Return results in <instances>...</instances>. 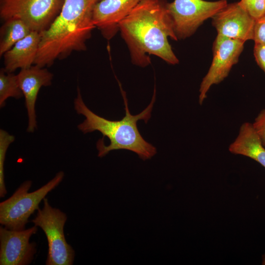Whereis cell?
<instances>
[{"instance_id":"1","label":"cell","mask_w":265,"mask_h":265,"mask_svg":"<svg viewBox=\"0 0 265 265\" xmlns=\"http://www.w3.org/2000/svg\"><path fill=\"white\" fill-rule=\"evenodd\" d=\"M167 3L166 0H143L119 23V31L134 65L148 66L151 54L170 64L179 63L168 40H178Z\"/></svg>"},{"instance_id":"2","label":"cell","mask_w":265,"mask_h":265,"mask_svg":"<svg viewBox=\"0 0 265 265\" xmlns=\"http://www.w3.org/2000/svg\"><path fill=\"white\" fill-rule=\"evenodd\" d=\"M100 0H65L61 9L41 39L34 65L50 66L72 52L86 50V43L96 27L94 7Z\"/></svg>"},{"instance_id":"3","label":"cell","mask_w":265,"mask_h":265,"mask_svg":"<svg viewBox=\"0 0 265 265\" xmlns=\"http://www.w3.org/2000/svg\"><path fill=\"white\" fill-rule=\"evenodd\" d=\"M118 81L125 105V116L122 119L109 120L92 112L84 103L78 87L74 108L78 114L85 117L83 122L78 125V128L83 133L95 131L102 133L103 137L96 143L99 157L102 158L112 150L124 149L136 153L143 160L150 159L157 153V149L143 138L138 131L137 122L143 120L146 124L151 118L156 100V89L148 106L140 113L133 115L130 112L126 93Z\"/></svg>"},{"instance_id":"4","label":"cell","mask_w":265,"mask_h":265,"mask_svg":"<svg viewBox=\"0 0 265 265\" xmlns=\"http://www.w3.org/2000/svg\"><path fill=\"white\" fill-rule=\"evenodd\" d=\"M64 177V172L59 171L47 184L30 192L28 191L32 182H23L9 198L0 203V224L10 230L25 229L30 215L39 208L40 202Z\"/></svg>"},{"instance_id":"5","label":"cell","mask_w":265,"mask_h":265,"mask_svg":"<svg viewBox=\"0 0 265 265\" xmlns=\"http://www.w3.org/2000/svg\"><path fill=\"white\" fill-rule=\"evenodd\" d=\"M43 207L38 209L36 216L31 220L40 227L46 236L48 253L46 265H72L75 252L66 241L64 227L67 217L59 209L52 207L48 199H43Z\"/></svg>"},{"instance_id":"6","label":"cell","mask_w":265,"mask_h":265,"mask_svg":"<svg viewBox=\"0 0 265 265\" xmlns=\"http://www.w3.org/2000/svg\"><path fill=\"white\" fill-rule=\"evenodd\" d=\"M228 4L227 0H174L167 8L178 40L191 36L207 19Z\"/></svg>"},{"instance_id":"7","label":"cell","mask_w":265,"mask_h":265,"mask_svg":"<svg viewBox=\"0 0 265 265\" xmlns=\"http://www.w3.org/2000/svg\"><path fill=\"white\" fill-rule=\"evenodd\" d=\"M65 0H0V16L4 21L19 19L32 31L48 28L59 14Z\"/></svg>"},{"instance_id":"8","label":"cell","mask_w":265,"mask_h":265,"mask_svg":"<svg viewBox=\"0 0 265 265\" xmlns=\"http://www.w3.org/2000/svg\"><path fill=\"white\" fill-rule=\"evenodd\" d=\"M245 42L218 35L212 46L213 59L211 66L200 84L199 103L201 105L207 93L213 84L227 78L232 68L238 61Z\"/></svg>"},{"instance_id":"9","label":"cell","mask_w":265,"mask_h":265,"mask_svg":"<svg viewBox=\"0 0 265 265\" xmlns=\"http://www.w3.org/2000/svg\"><path fill=\"white\" fill-rule=\"evenodd\" d=\"M38 227L17 231L0 227V265H27L32 261L36 252V244L30 242Z\"/></svg>"},{"instance_id":"10","label":"cell","mask_w":265,"mask_h":265,"mask_svg":"<svg viewBox=\"0 0 265 265\" xmlns=\"http://www.w3.org/2000/svg\"><path fill=\"white\" fill-rule=\"evenodd\" d=\"M218 35L244 42L253 40L255 20L238 3H228L212 18Z\"/></svg>"},{"instance_id":"11","label":"cell","mask_w":265,"mask_h":265,"mask_svg":"<svg viewBox=\"0 0 265 265\" xmlns=\"http://www.w3.org/2000/svg\"><path fill=\"white\" fill-rule=\"evenodd\" d=\"M143 0H100L95 5L93 20L103 37L110 40L119 31V25Z\"/></svg>"},{"instance_id":"12","label":"cell","mask_w":265,"mask_h":265,"mask_svg":"<svg viewBox=\"0 0 265 265\" xmlns=\"http://www.w3.org/2000/svg\"><path fill=\"white\" fill-rule=\"evenodd\" d=\"M17 77L19 85L25 97L27 111V132H33L37 128L35 106L38 92L42 86L51 84L53 75L47 69L34 65L21 69Z\"/></svg>"},{"instance_id":"13","label":"cell","mask_w":265,"mask_h":265,"mask_svg":"<svg viewBox=\"0 0 265 265\" xmlns=\"http://www.w3.org/2000/svg\"><path fill=\"white\" fill-rule=\"evenodd\" d=\"M41 39L40 32L32 31L3 54L4 69L13 73L17 69H24L34 64Z\"/></svg>"},{"instance_id":"14","label":"cell","mask_w":265,"mask_h":265,"mask_svg":"<svg viewBox=\"0 0 265 265\" xmlns=\"http://www.w3.org/2000/svg\"><path fill=\"white\" fill-rule=\"evenodd\" d=\"M229 151L234 154L249 157L265 168V149L252 124L244 122L241 125Z\"/></svg>"},{"instance_id":"15","label":"cell","mask_w":265,"mask_h":265,"mask_svg":"<svg viewBox=\"0 0 265 265\" xmlns=\"http://www.w3.org/2000/svg\"><path fill=\"white\" fill-rule=\"evenodd\" d=\"M32 30L23 20L10 19L4 21L0 28V55L1 56Z\"/></svg>"},{"instance_id":"16","label":"cell","mask_w":265,"mask_h":265,"mask_svg":"<svg viewBox=\"0 0 265 265\" xmlns=\"http://www.w3.org/2000/svg\"><path fill=\"white\" fill-rule=\"evenodd\" d=\"M23 96L18 81L17 75L6 72L4 68L0 71V106H4L10 97L19 99Z\"/></svg>"},{"instance_id":"17","label":"cell","mask_w":265,"mask_h":265,"mask_svg":"<svg viewBox=\"0 0 265 265\" xmlns=\"http://www.w3.org/2000/svg\"><path fill=\"white\" fill-rule=\"evenodd\" d=\"M15 139L13 135L6 131L0 130V197H4L7 194L4 183V164L7 150Z\"/></svg>"},{"instance_id":"18","label":"cell","mask_w":265,"mask_h":265,"mask_svg":"<svg viewBox=\"0 0 265 265\" xmlns=\"http://www.w3.org/2000/svg\"><path fill=\"white\" fill-rule=\"evenodd\" d=\"M238 3L255 20L265 15V0H240Z\"/></svg>"},{"instance_id":"19","label":"cell","mask_w":265,"mask_h":265,"mask_svg":"<svg viewBox=\"0 0 265 265\" xmlns=\"http://www.w3.org/2000/svg\"><path fill=\"white\" fill-rule=\"evenodd\" d=\"M253 40L255 44L265 45V15L255 20Z\"/></svg>"},{"instance_id":"20","label":"cell","mask_w":265,"mask_h":265,"mask_svg":"<svg viewBox=\"0 0 265 265\" xmlns=\"http://www.w3.org/2000/svg\"><path fill=\"white\" fill-rule=\"evenodd\" d=\"M252 125L263 145L265 147V108L258 114Z\"/></svg>"},{"instance_id":"21","label":"cell","mask_w":265,"mask_h":265,"mask_svg":"<svg viewBox=\"0 0 265 265\" xmlns=\"http://www.w3.org/2000/svg\"><path fill=\"white\" fill-rule=\"evenodd\" d=\"M254 55L257 64L265 73V45L255 43Z\"/></svg>"},{"instance_id":"22","label":"cell","mask_w":265,"mask_h":265,"mask_svg":"<svg viewBox=\"0 0 265 265\" xmlns=\"http://www.w3.org/2000/svg\"><path fill=\"white\" fill-rule=\"evenodd\" d=\"M262 264L265 265V254L263 256Z\"/></svg>"}]
</instances>
